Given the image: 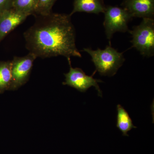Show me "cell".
I'll list each match as a JSON object with an SVG mask.
<instances>
[{
  "label": "cell",
  "mask_w": 154,
  "mask_h": 154,
  "mask_svg": "<svg viewBox=\"0 0 154 154\" xmlns=\"http://www.w3.org/2000/svg\"><path fill=\"white\" fill-rule=\"evenodd\" d=\"M121 6L133 18L154 19V0H124Z\"/></svg>",
  "instance_id": "obj_8"
},
{
  "label": "cell",
  "mask_w": 154,
  "mask_h": 154,
  "mask_svg": "<svg viewBox=\"0 0 154 154\" xmlns=\"http://www.w3.org/2000/svg\"><path fill=\"white\" fill-rule=\"evenodd\" d=\"M36 58L34 54L30 52L25 56L14 58L11 61L12 80L9 90L16 91L28 82Z\"/></svg>",
  "instance_id": "obj_5"
},
{
  "label": "cell",
  "mask_w": 154,
  "mask_h": 154,
  "mask_svg": "<svg viewBox=\"0 0 154 154\" xmlns=\"http://www.w3.org/2000/svg\"><path fill=\"white\" fill-rule=\"evenodd\" d=\"M128 32L132 39L131 42L142 55L150 57L154 55V20L144 18L139 25L133 27Z\"/></svg>",
  "instance_id": "obj_3"
},
{
  "label": "cell",
  "mask_w": 154,
  "mask_h": 154,
  "mask_svg": "<svg viewBox=\"0 0 154 154\" xmlns=\"http://www.w3.org/2000/svg\"><path fill=\"white\" fill-rule=\"evenodd\" d=\"M70 69L67 73L64 74L65 81L63 82V85H68L76 89L79 91L85 93L92 87H95L98 91V96L102 97V91L100 90L98 83L103 82L101 80L93 78L96 71L91 76H88L82 69L79 68H74L72 66L70 58L67 59Z\"/></svg>",
  "instance_id": "obj_6"
},
{
  "label": "cell",
  "mask_w": 154,
  "mask_h": 154,
  "mask_svg": "<svg viewBox=\"0 0 154 154\" xmlns=\"http://www.w3.org/2000/svg\"><path fill=\"white\" fill-rule=\"evenodd\" d=\"M105 8L103 0H74L73 9L69 15L78 12L99 14L104 13Z\"/></svg>",
  "instance_id": "obj_9"
},
{
  "label": "cell",
  "mask_w": 154,
  "mask_h": 154,
  "mask_svg": "<svg viewBox=\"0 0 154 154\" xmlns=\"http://www.w3.org/2000/svg\"><path fill=\"white\" fill-rule=\"evenodd\" d=\"M104 14L103 25L109 45H111L110 40L114 33L128 31V23L133 17L124 8L117 6H106Z\"/></svg>",
  "instance_id": "obj_4"
},
{
  "label": "cell",
  "mask_w": 154,
  "mask_h": 154,
  "mask_svg": "<svg viewBox=\"0 0 154 154\" xmlns=\"http://www.w3.org/2000/svg\"><path fill=\"white\" fill-rule=\"evenodd\" d=\"M30 15L14 8L0 14V42L10 32L22 24Z\"/></svg>",
  "instance_id": "obj_7"
},
{
  "label": "cell",
  "mask_w": 154,
  "mask_h": 154,
  "mask_svg": "<svg viewBox=\"0 0 154 154\" xmlns=\"http://www.w3.org/2000/svg\"><path fill=\"white\" fill-rule=\"evenodd\" d=\"M11 80V62L0 61V94L10 90Z\"/></svg>",
  "instance_id": "obj_11"
},
{
  "label": "cell",
  "mask_w": 154,
  "mask_h": 154,
  "mask_svg": "<svg viewBox=\"0 0 154 154\" xmlns=\"http://www.w3.org/2000/svg\"><path fill=\"white\" fill-rule=\"evenodd\" d=\"M35 16L34 24L24 33L29 52L42 58L82 57L76 46L75 31L69 14L51 12Z\"/></svg>",
  "instance_id": "obj_1"
},
{
  "label": "cell",
  "mask_w": 154,
  "mask_h": 154,
  "mask_svg": "<svg viewBox=\"0 0 154 154\" xmlns=\"http://www.w3.org/2000/svg\"><path fill=\"white\" fill-rule=\"evenodd\" d=\"M83 51L90 54L96 67V71L101 76L112 77L115 75L125 61L122 53L119 52L111 45H107L105 49L100 48L94 50L84 48Z\"/></svg>",
  "instance_id": "obj_2"
},
{
  "label": "cell",
  "mask_w": 154,
  "mask_h": 154,
  "mask_svg": "<svg viewBox=\"0 0 154 154\" xmlns=\"http://www.w3.org/2000/svg\"><path fill=\"white\" fill-rule=\"evenodd\" d=\"M38 0H13V8L21 13L34 15Z\"/></svg>",
  "instance_id": "obj_12"
},
{
  "label": "cell",
  "mask_w": 154,
  "mask_h": 154,
  "mask_svg": "<svg viewBox=\"0 0 154 154\" xmlns=\"http://www.w3.org/2000/svg\"><path fill=\"white\" fill-rule=\"evenodd\" d=\"M13 0H0V14L13 8Z\"/></svg>",
  "instance_id": "obj_14"
},
{
  "label": "cell",
  "mask_w": 154,
  "mask_h": 154,
  "mask_svg": "<svg viewBox=\"0 0 154 154\" xmlns=\"http://www.w3.org/2000/svg\"><path fill=\"white\" fill-rule=\"evenodd\" d=\"M57 0H38L34 16L45 15L52 12L54 5Z\"/></svg>",
  "instance_id": "obj_13"
},
{
  "label": "cell",
  "mask_w": 154,
  "mask_h": 154,
  "mask_svg": "<svg viewBox=\"0 0 154 154\" xmlns=\"http://www.w3.org/2000/svg\"><path fill=\"white\" fill-rule=\"evenodd\" d=\"M117 109V122L116 127L122 132V135L128 136V132L133 128H137L133 123L132 119L126 110L122 105L118 104Z\"/></svg>",
  "instance_id": "obj_10"
}]
</instances>
